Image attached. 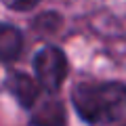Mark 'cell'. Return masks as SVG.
I'll use <instances>...</instances> for the list:
<instances>
[{
	"mask_svg": "<svg viewBox=\"0 0 126 126\" xmlns=\"http://www.w3.org/2000/svg\"><path fill=\"white\" fill-rule=\"evenodd\" d=\"M76 111L93 126H105L126 116V86L122 82L78 84L72 93Z\"/></svg>",
	"mask_w": 126,
	"mask_h": 126,
	"instance_id": "1",
	"label": "cell"
},
{
	"mask_svg": "<svg viewBox=\"0 0 126 126\" xmlns=\"http://www.w3.org/2000/svg\"><path fill=\"white\" fill-rule=\"evenodd\" d=\"M34 74H36V82L40 84L42 90L46 93L59 90V86L67 76V59L63 50L57 46L40 48L34 59Z\"/></svg>",
	"mask_w": 126,
	"mask_h": 126,
	"instance_id": "2",
	"label": "cell"
},
{
	"mask_svg": "<svg viewBox=\"0 0 126 126\" xmlns=\"http://www.w3.org/2000/svg\"><path fill=\"white\" fill-rule=\"evenodd\" d=\"M30 109L32 113V126H65L67 116H65V107L61 101L57 99H38Z\"/></svg>",
	"mask_w": 126,
	"mask_h": 126,
	"instance_id": "3",
	"label": "cell"
},
{
	"mask_svg": "<svg viewBox=\"0 0 126 126\" xmlns=\"http://www.w3.org/2000/svg\"><path fill=\"white\" fill-rule=\"evenodd\" d=\"M6 88L11 90V94H13L23 107H32V105L40 99V84L34 78L25 76V74H13V76H9Z\"/></svg>",
	"mask_w": 126,
	"mask_h": 126,
	"instance_id": "4",
	"label": "cell"
},
{
	"mask_svg": "<svg viewBox=\"0 0 126 126\" xmlns=\"http://www.w3.org/2000/svg\"><path fill=\"white\" fill-rule=\"evenodd\" d=\"M23 36L13 25H0V61L11 63L21 55Z\"/></svg>",
	"mask_w": 126,
	"mask_h": 126,
	"instance_id": "5",
	"label": "cell"
},
{
	"mask_svg": "<svg viewBox=\"0 0 126 126\" xmlns=\"http://www.w3.org/2000/svg\"><path fill=\"white\" fill-rule=\"evenodd\" d=\"M9 9H13V11H30V9H34V6L40 2V0H2Z\"/></svg>",
	"mask_w": 126,
	"mask_h": 126,
	"instance_id": "6",
	"label": "cell"
},
{
	"mask_svg": "<svg viewBox=\"0 0 126 126\" xmlns=\"http://www.w3.org/2000/svg\"><path fill=\"white\" fill-rule=\"evenodd\" d=\"M122 126H126V122H124V124H122Z\"/></svg>",
	"mask_w": 126,
	"mask_h": 126,
	"instance_id": "7",
	"label": "cell"
}]
</instances>
